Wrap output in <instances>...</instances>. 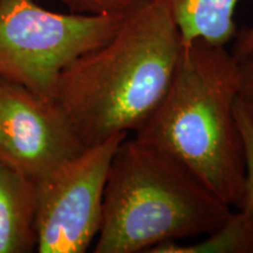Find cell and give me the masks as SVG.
<instances>
[{"instance_id": "6da1fadb", "label": "cell", "mask_w": 253, "mask_h": 253, "mask_svg": "<svg viewBox=\"0 0 253 253\" xmlns=\"http://www.w3.org/2000/svg\"><path fill=\"white\" fill-rule=\"evenodd\" d=\"M182 46L166 6L140 0L112 39L63 69L53 100L84 148L143 125L171 84Z\"/></svg>"}, {"instance_id": "7a4b0ae2", "label": "cell", "mask_w": 253, "mask_h": 253, "mask_svg": "<svg viewBox=\"0 0 253 253\" xmlns=\"http://www.w3.org/2000/svg\"><path fill=\"white\" fill-rule=\"evenodd\" d=\"M237 60L226 46L183 42L172 81L135 137L189 168L231 208L242 204L245 153L235 116Z\"/></svg>"}, {"instance_id": "3957f363", "label": "cell", "mask_w": 253, "mask_h": 253, "mask_svg": "<svg viewBox=\"0 0 253 253\" xmlns=\"http://www.w3.org/2000/svg\"><path fill=\"white\" fill-rule=\"evenodd\" d=\"M181 161L137 137L110 162L95 253H149L168 242L205 236L230 213Z\"/></svg>"}, {"instance_id": "277c9868", "label": "cell", "mask_w": 253, "mask_h": 253, "mask_svg": "<svg viewBox=\"0 0 253 253\" xmlns=\"http://www.w3.org/2000/svg\"><path fill=\"white\" fill-rule=\"evenodd\" d=\"M126 12L58 13L36 0H0V78L53 99L63 69L112 39Z\"/></svg>"}, {"instance_id": "5b68a950", "label": "cell", "mask_w": 253, "mask_h": 253, "mask_svg": "<svg viewBox=\"0 0 253 253\" xmlns=\"http://www.w3.org/2000/svg\"><path fill=\"white\" fill-rule=\"evenodd\" d=\"M128 134L112 136L33 179L40 253H84L99 235L112 158Z\"/></svg>"}, {"instance_id": "8992f818", "label": "cell", "mask_w": 253, "mask_h": 253, "mask_svg": "<svg viewBox=\"0 0 253 253\" xmlns=\"http://www.w3.org/2000/svg\"><path fill=\"white\" fill-rule=\"evenodd\" d=\"M86 148L53 99L0 78V161L36 179Z\"/></svg>"}, {"instance_id": "52a82bcc", "label": "cell", "mask_w": 253, "mask_h": 253, "mask_svg": "<svg viewBox=\"0 0 253 253\" xmlns=\"http://www.w3.org/2000/svg\"><path fill=\"white\" fill-rule=\"evenodd\" d=\"M34 182L0 161V253L37 249Z\"/></svg>"}, {"instance_id": "ba28073f", "label": "cell", "mask_w": 253, "mask_h": 253, "mask_svg": "<svg viewBox=\"0 0 253 253\" xmlns=\"http://www.w3.org/2000/svg\"><path fill=\"white\" fill-rule=\"evenodd\" d=\"M166 6L183 42L204 40L226 46L237 36L235 11L240 0H157Z\"/></svg>"}, {"instance_id": "9c48e42d", "label": "cell", "mask_w": 253, "mask_h": 253, "mask_svg": "<svg viewBox=\"0 0 253 253\" xmlns=\"http://www.w3.org/2000/svg\"><path fill=\"white\" fill-rule=\"evenodd\" d=\"M194 244L168 242L149 253H253V210L237 208L212 232Z\"/></svg>"}, {"instance_id": "30bf717a", "label": "cell", "mask_w": 253, "mask_h": 253, "mask_svg": "<svg viewBox=\"0 0 253 253\" xmlns=\"http://www.w3.org/2000/svg\"><path fill=\"white\" fill-rule=\"evenodd\" d=\"M235 116L245 153L244 192L239 208L253 210V112L239 99V96L235 103Z\"/></svg>"}, {"instance_id": "8fae6325", "label": "cell", "mask_w": 253, "mask_h": 253, "mask_svg": "<svg viewBox=\"0 0 253 253\" xmlns=\"http://www.w3.org/2000/svg\"><path fill=\"white\" fill-rule=\"evenodd\" d=\"M69 12L80 14L122 13L140 0H59Z\"/></svg>"}, {"instance_id": "7c38bea8", "label": "cell", "mask_w": 253, "mask_h": 253, "mask_svg": "<svg viewBox=\"0 0 253 253\" xmlns=\"http://www.w3.org/2000/svg\"><path fill=\"white\" fill-rule=\"evenodd\" d=\"M236 60L239 74L238 96L253 112V46Z\"/></svg>"}, {"instance_id": "4fadbf2b", "label": "cell", "mask_w": 253, "mask_h": 253, "mask_svg": "<svg viewBox=\"0 0 253 253\" xmlns=\"http://www.w3.org/2000/svg\"><path fill=\"white\" fill-rule=\"evenodd\" d=\"M235 40V48H233L232 54L236 59H238L253 46V25L248 28H244L243 31L237 32Z\"/></svg>"}]
</instances>
